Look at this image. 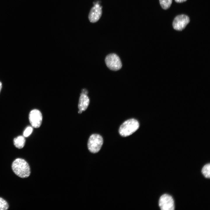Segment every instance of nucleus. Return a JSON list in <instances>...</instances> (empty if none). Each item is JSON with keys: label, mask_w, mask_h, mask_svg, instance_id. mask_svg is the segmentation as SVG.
<instances>
[{"label": "nucleus", "mask_w": 210, "mask_h": 210, "mask_svg": "<svg viewBox=\"0 0 210 210\" xmlns=\"http://www.w3.org/2000/svg\"><path fill=\"white\" fill-rule=\"evenodd\" d=\"M12 168L14 173L21 178L28 177L30 174V167L29 164L22 158L15 159L12 163Z\"/></svg>", "instance_id": "1"}, {"label": "nucleus", "mask_w": 210, "mask_h": 210, "mask_svg": "<svg viewBox=\"0 0 210 210\" xmlns=\"http://www.w3.org/2000/svg\"><path fill=\"white\" fill-rule=\"evenodd\" d=\"M139 127V123L135 119L132 118L125 121L119 130L120 135L123 137L129 136L136 132Z\"/></svg>", "instance_id": "2"}, {"label": "nucleus", "mask_w": 210, "mask_h": 210, "mask_svg": "<svg viewBox=\"0 0 210 210\" xmlns=\"http://www.w3.org/2000/svg\"><path fill=\"white\" fill-rule=\"evenodd\" d=\"M102 137L98 134H93L90 137L88 142V147L89 150L92 153L98 152L103 144Z\"/></svg>", "instance_id": "3"}, {"label": "nucleus", "mask_w": 210, "mask_h": 210, "mask_svg": "<svg viewBox=\"0 0 210 210\" xmlns=\"http://www.w3.org/2000/svg\"><path fill=\"white\" fill-rule=\"evenodd\" d=\"M105 62L107 66L112 70H118L122 66L121 62L119 57L115 53L108 55L105 58Z\"/></svg>", "instance_id": "4"}, {"label": "nucleus", "mask_w": 210, "mask_h": 210, "mask_svg": "<svg viewBox=\"0 0 210 210\" xmlns=\"http://www.w3.org/2000/svg\"><path fill=\"white\" fill-rule=\"evenodd\" d=\"M159 205L162 210H174V200L170 195L164 194L160 197Z\"/></svg>", "instance_id": "5"}, {"label": "nucleus", "mask_w": 210, "mask_h": 210, "mask_svg": "<svg viewBox=\"0 0 210 210\" xmlns=\"http://www.w3.org/2000/svg\"><path fill=\"white\" fill-rule=\"evenodd\" d=\"M189 17L187 15L182 14L177 16L173 22V27L175 29L181 31L184 29L190 22Z\"/></svg>", "instance_id": "6"}, {"label": "nucleus", "mask_w": 210, "mask_h": 210, "mask_svg": "<svg viewBox=\"0 0 210 210\" xmlns=\"http://www.w3.org/2000/svg\"><path fill=\"white\" fill-rule=\"evenodd\" d=\"M29 120L32 126L34 128H38L41 125L42 121V116L38 110H32L29 114Z\"/></svg>", "instance_id": "7"}, {"label": "nucleus", "mask_w": 210, "mask_h": 210, "mask_svg": "<svg viewBox=\"0 0 210 210\" xmlns=\"http://www.w3.org/2000/svg\"><path fill=\"white\" fill-rule=\"evenodd\" d=\"M102 13V7L98 2L95 3L90 9L89 14L90 21L92 23L97 22L100 18Z\"/></svg>", "instance_id": "8"}, {"label": "nucleus", "mask_w": 210, "mask_h": 210, "mask_svg": "<svg viewBox=\"0 0 210 210\" xmlns=\"http://www.w3.org/2000/svg\"><path fill=\"white\" fill-rule=\"evenodd\" d=\"M90 102V99L87 94L81 93L79 99L78 108L82 111L87 109Z\"/></svg>", "instance_id": "9"}, {"label": "nucleus", "mask_w": 210, "mask_h": 210, "mask_svg": "<svg viewBox=\"0 0 210 210\" xmlns=\"http://www.w3.org/2000/svg\"><path fill=\"white\" fill-rule=\"evenodd\" d=\"M25 141L24 136H19L14 139L13 143L16 147L19 149H21L24 146Z\"/></svg>", "instance_id": "10"}, {"label": "nucleus", "mask_w": 210, "mask_h": 210, "mask_svg": "<svg viewBox=\"0 0 210 210\" xmlns=\"http://www.w3.org/2000/svg\"><path fill=\"white\" fill-rule=\"evenodd\" d=\"M202 172L205 177L209 178L210 177V164L209 163L205 165L202 168Z\"/></svg>", "instance_id": "11"}, {"label": "nucleus", "mask_w": 210, "mask_h": 210, "mask_svg": "<svg viewBox=\"0 0 210 210\" xmlns=\"http://www.w3.org/2000/svg\"><path fill=\"white\" fill-rule=\"evenodd\" d=\"M162 8L165 10L169 8L172 3V0H159Z\"/></svg>", "instance_id": "12"}, {"label": "nucleus", "mask_w": 210, "mask_h": 210, "mask_svg": "<svg viewBox=\"0 0 210 210\" xmlns=\"http://www.w3.org/2000/svg\"><path fill=\"white\" fill-rule=\"evenodd\" d=\"M9 208L7 202L4 199L0 197V210H6Z\"/></svg>", "instance_id": "13"}, {"label": "nucleus", "mask_w": 210, "mask_h": 210, "mask_svg": "<svg viewBox=\"0 0 210 210\" xmlns=\"http://www.w3.org/2000/svg\"><path fill=\"white\" fill-rule=\"evenodd\" d=\"M33 128L31 126L27 127L23 132V136L24 137H27L29 136L32 133Z\"/></svg>", "instance_id": "14"}, {"label": "nucleus", "mask_w": 210, "mask_h": 210, "mask_svg": "<svg viewBox=\"0 0 210 210\" xmlns=\"http://www.w3.org/2000/svg\"><path fill=\"white\" fill-rule=\"evenodd\" d=\"M81 92V93L86 94H87L88 93V92L87 90L85 89H83L82 90Z\"/></svg>", "instance_id": "15"}, {"label": "nucleus", "mask_w": 210, "mask_h": 210, "mask_svg": "<svg viewBox=\"0 0 210 210\" xmlns=\"http://www.w3.org/2000/svg\"><path fill=\"white\" fill-rule=\"evenodd\" d=\"M187 0H175V1L177 3H182L186 1Z\"/></svg>", "instance_id": "16"}, {"label": "nucleus", "mask_w": 210, "mask_h": 210, "mask_svg": "<svg viewBox=\"0 0 210 210\" xmlns=\"http://www.w3.org/2000/svg\"><path fill=\"white\" fill-rule=\"evenodd\" d=\"M2 87V85L1 82L0 81V92Z\"/></svg>", "instance_id": "17"}, {"label": "nucleus", "mask_w": 210, "mask_h": 210, "mask_svg": "<svg viewBox=\"0 0 210 210\" xmlns=\"http://www.w3.org/2000/svg\"><path fill=\"white\" fill-rule=\"evenodd\" d=\"M82 111L81 110H79L78 111V113L79 114H81L82 113Z\"/></svg>", "instance_id": "18"}]
</instances>
